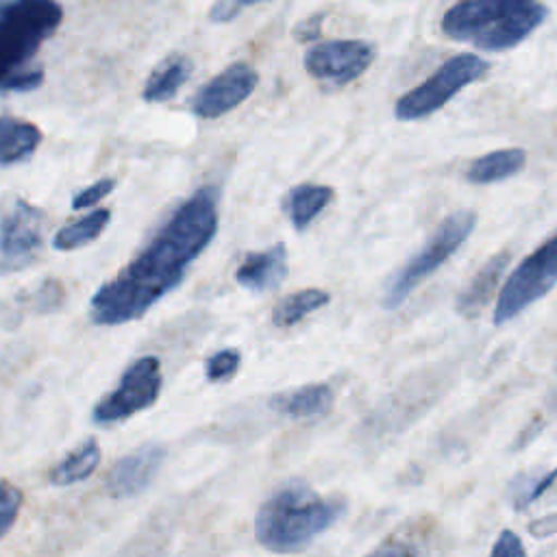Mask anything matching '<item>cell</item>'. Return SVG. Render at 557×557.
<instances>
[{"label":"cell","instance_id":"6da1fadb","mask_svg":"<svg viewBox=\"0 0 557 557\" xmlns=\"http://www.w3.org/2000/svg\"><path fill=\"white\" fill-rule=\"evenodd\" d=\"M218 233V194L200 187L157 231L150 244L89 300V318L98 326L139 320L165 294L176 289L191 263Z\"/></svg>","mask_w":557,"mask_h":557},{"label":"cell","instance_id":"7a4b0ae2","mask_svg":"<svg viewBox=\"0 0 557 557\" xmlns=\"http://www.w3.org/2000/svg\"><path fill=\"white\" fill-rule=\"evenodd\" d=\"M63 22L57 0H0V91H33L44 70L30 61Z\"/></svg>","mask_w":557,"mask_h":557},{"label":"cell","instance_id":"3957f363","mask_svg":"<svg viewBox=\"0 0 557 557\" xmlns=\"http://www.w3.org/2000/svg\"><path fill=\"white\" fill-rule=\"evenodd\" d=\"M344 511L337 498H324L309 485L289 483L274 492L255 516V537L274 553L309 546Z\"/></svg>","mask_w":557,"mask_h":557},{"label":"cell","instance_id":"277c9868","mask_svg":"<svg viewBox=\"0 0 557 557\" xmlns=\"http://www.w3.org/2000/svg\"><path fill=\"white\" fill-rule=\"evenodd\" d=\"M546 13L548 9L540 0H463L446 11L442 30L450 39L500 52L527 39Z\"/></svg>","mask_w":557,"mask_h":557},{"label":"cell","instance_id":"5b68a950","mask_svg":"<svg viewBox=\"0 0 557 557\" xmlns=\"http://www.w3.org/2000/svg\"><path fill=\"white\" fill-rule=\"evenodd\" d=\"M474 224L476 215L472 211H457L448 215L429 239V244L416 257H411L387 283L383 292V307H398L426 276H431L444 261L450 259V255L470 237Z\"/></svg>","mask_w":557,"mask_h":557},{"label":"cell","instance_id":"8992f818","mask_svg":"<svg viewBox=\"0 0 557 557\" xmlns=\"http://www.w3.org/2000/svg\"><path fill=\"white\" fill-rule=\"evenodd\" d=\"M46 213L22 196L0 200V274H15L33 265L46 242Z\"/></svg>","mask_w":557,"mask_h":557},{"label":"cell","instance_id":"52a82bcc","mask_svg":"<svg viewBox=\"0 0 557 557\" xmlns=\"http://www.w3.org/2000/svg\"><path fill=\"white\" fill-rule=\"evenodd\" d=\"M490 65L472 52H461L442 63L426 81L398 98L394 113L398 120H420L442 109L455 94L483 78Z\"/></svg>","mask_w":557,"mask_h":557},{"label":"cell","instance_id":"ba28073f","mask_svg":"<svg viewBox=\"0 0 557 557\" xmlns=\"http://www.w3.org/2000/svg\"><path fill=\"white\" fill-rule=\"evenodd\" d=\"M557 285V235L544 242L535 252H531L507 278L500 289L494 324H505L520 315L531 302L540 300L548 289Z\"/></svg>","mask_w":557,"mask_h":557},{"label":"cell","instance_id":"9c48e42d","mask_svg":"<svg viewBox=\"0 0 557 557\" xmlns=\"http://www.w3.org/2000/svg\"><path fill=\"white\" fill-rule=\"evenodd\" d=\"M161 363L154 355L135 359L122 374L117 387L102 396L91 416L96 424L124 422L131 416L152 407L161 394Z\"/></svg>","mask_w":557,"mask_h":557},{"label":"cell","instance_id":"30bf717a","mask_svg":"<svg viewBox=\"0 0 557 557\" xmlns=\"http://www.w3.org/2000/svg\"><path fill=\"white\" fill-rule=\"evenodd\" d=\"M374 61V48L361 39H335L311 46L305 54L309 76L331 85H346L359 78Z\"/></svg>","mask_w":557,"mask_h":557},{"label":"cell","instance_id":"8fae6325","mask_svg":"<svg viewBox=\"0 0 557 557\" xmlns=\"http://www.w3.org/2000/svg\"><path fill=\"white\" fill-rule=\"evenodd\" d=\"M257 83L259 76L255 67L244 61L231 63L196 91L191 98V111L202 120H215L239 107L255 91Z\"/></svg>","mask_w":557,"mask_h":557},{"label":"cell","instance_id":"7c38bea8","mask_svg":"<svg viewBox=\"0 0 557 557\" xmlns=\"http://www.w3.org/2000/svg\"><path fill=\"white\" fill-rule=\"evenodd\" d=\"M165 461V448L157 442H148L133 453L120 457L107 476V492L113 498H133L141 494L157 476Z\"/></svg>","mask_w":557,"mask_h":557},{"label":"cell","instance_id":"4fadbf2b","mask_svg":"<svg viewBox=\"0 0 557 557\" xmlns=\"http://www.w3.org/2000/svg\"><path fill=\"white\" fill-rule=\"evenodd\" d=\"M287 274V250L283 244H274L261 252L244 257L235 270V281L257 294L270 292L283 283Z\"/></svg>","mask_w":557,"mask_h":557},{"label":"cell","instance_id":"5bb4252c","mask_svg":"<svg viewBox=\"0 0 557 557\" xmlns=\"http://www.w3.org/2000/svg\"><path fill=\"white\" fill-rule=\"evenodd\" d=\"M333 400L335 396L329 385L311 383L272 396L270 405L274 411L289 418H320L331 411Z\"/></svg>","mask_w":557,"mask_h":557},{"label":"cell","instance_id":"9a60e30c","mask_svg":"<svg viewBox=\"0 0 557 557\" xmlns=\"http://www.w3.org/2000/svg\"><path fill=\"white\" fill-rule=\"evenodd\" d=\"M191 61L189 57L174 52L168 54L161 63H157V67L150 72V76L146 78V85L141 89V98L146 102H168L172 100L181 87L187 83L189 74H191Z\"/></svg>","mask_w":557,"mask_h":557},{"label":"cell","instance_id":"2e32d148","mask_svg":"<svg viewBox=\"0 0 557 557\" xmlns=\"http://www.w3.org/2000/svg\"><path fill=\"white\" fill-rule=\"evenodd\" d=\"M41 139L44 135L37 124L15 115H0V165L28 159L39 148Z\"/></svg>","mask_w":557,"mask_h":557},{"label":"cell","instance_id":"e0dca14e","mask_svg":"<svg viewBox=\"0 0 557 557\" xmlns=\"http://www.w3.org/2000/svg\"><path fill=\"white\" fill-rule=\"evenodd\" d=\"M509 257H511L509 250H500L476 272V276L470 281V285L457 298V311L461 315L474 318L490 302V298L496 292V285L509 263Z\"/></svg>","mask_w":557,"mask_h":557},{"label":"cell","instance_id":"ac0fdd59","mask_svg":"<svg viewBox=\"0 0 557 557\" xmlns=\"http://www.w3.org/2000/svg\"><path fill=\"white\" fill-rule=\"evenodd\" d=\"M335 191L329 185L318 183H302L292 187L283 198V209L292 224L302 231L307 228L320 213L326 209V205L333 200Z\"/></svg>","mask_w":557,"mask_h":557},{"label":"cell","instance_id":"d6986e66","mask_svg":"<svg viewBox=\"0 0 557 557\" xmlns=\"http://www.w3.org/2000/svg\"><path fill=\"white\" fill-rule=\"evenodd\" d=\"M527 163V152L522 148H503L487 152L479 159H474L468 170L466 178L474 185H487L496 181H505L513 174H518Z\"/></svg>","mask_w":557,"mask_h":557},{"label":"cell","instance_id":"ffe728a7","mask_svg":"<svg viewBox=\"0 0 557 557\" xmlns=\"http://www.w3.org/2000/svg\"><path fill=\"white\" fill-rule=\"evenodd\" d=\"M98 463H100V444L96 437H87L52 468L50 483L57 487L81 483L94 474Z\"/></svg>","mask_w":557,"mask_h":557},{"label":"cell","instance_id":"44dd1931","mask_svg":"<svg viewBox=\"0 0 557 557\" xmlns=\"http://www.w3.org/2000/svg\"><path fill=\"white\" fill-rule=\"evenodd\" d=\"M109 222H111V209H107V207L94 209V211L85 213L83 218L61 226L52 235V248L61 250V252L83 248V246L91 244L94 239H98Z\"/></svg>","mask_w":557,"mask_h":557},{"label":"cell","instance_id":"7402d4cb","mask_svg":"<svg viewBox=\"0 0 557 557\" xmlns=\"http://www.w3.org/2000/svg\"><path fill=\"white\" fill-rule=\"evenodd\" d=\"M331 296L324 289H315V287H307V289H298L289 296H285L283 300L276 302L274 311H272V324L278 329H287L294 326L296 322H300L305 315H309L311 311L329 305Z\"/></svg>","mask_w":557,"mask_h":557},{"label":"cell","instance_id":"603a6c76","mask_svg":"<svg viewBox=\"0 0 557 557\" xmlns=\"http://www.w3.org/2000/svg\"><path fill=\"white\" fill-rule=\"evenodd\" d=\"M22 490L11 481L0 479V537H4L13 529L22 509Z\"/></svg>","mask_w":557,"mask_h":557},{"label":"cell","instance_id":"cb8c5ba5","mask_svg":"<svg viewBox=\"0 0 557 557\" xmlns=\"http://www.w3.org/2000/svg\"><path fill=\"white\" fill-rule=\"evenodd\" d=\"M239 361L242 355L235 348H222L218 352H213L207 361H205V376L211 383H222L235 376V372L239 370Z\"/></svg>","mask_w":557,"mask_h":557},{"label":"cell","instance_id":"d4e9b609","mask_svg":"<svg viewBox=\"0 0 557 557\" xmlns=\"http://www.w3.org/2000/svg\"><path fill=\"white\" fill-rule=\"evenodd\" d=\"M115 185H117V181H115L113 176H104V178L91 183L89 187L81 189V191L72 198V207H74V209H91V207H96L102 198H107V196L115 189Z\"/></svg>","mask_w":557,"mask_h":557},{"label":"cell","instance_id":"484cf974","mask_svg":"<svg viewBox=\"0 0 557 557\" xmlns=\"http://www.w3.org/2000/svg\"><path fill=\"white\" fill-rule=\"evenodd\" d=\"M259 2H268V0H215L211 11H209V20L224 24L235 20L246 7L250 4H259Z\"/></svg>","mask_w":557,"mask_h":557},{"label":"cell","instance_id":"4316f807","mask_svg":"<svg viewBox=\"0 0 557 557\" xmlns=\"http://www.w3.org/2000/svg\"><path fill=\"white\" fill-rule=\"evenodd\" d=\"M492 555H524V546L513 531H503L496 544L492 546Z\"/></svg>","mask_w":557,"mask_h":557},{"label":"cell","instance_id":"83f0119b","mask_svg":"<svg viewBox=\"0 0 557 557\" xmlns=\"http://www.w3.org/2000/svg\"><path fill=\"white\" fill-rule=\"evenodd\" d=\"M322 20H324V13H313L311 17L302 20V22L296 26L294 37H296L298 41H313V39H318Z\"/></svg>","mask_w":557,"mask_h":557}]
</instances>
